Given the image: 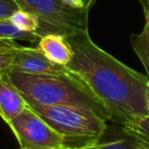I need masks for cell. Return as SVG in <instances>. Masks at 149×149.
<instances>
[{"mask_svg": "<svg viewBox=\"0 0 149 149\" xmlns=\"http://www.w3.org/2000/svg\"><path fill=\"white\" fill-rule=\"evenodd\" d=\"M72 57L65 65L109 109L113 123L122 126L149 113L145 103L149 78L126 65L94 43L89 33L66 37Z\"/></svg>", "mask_w": 149, "mask_h": 149, "instance_id": "obj_1", "label": "cell"}, {"mask_svg": "<svg viewBox=\"0 0 149 149\" xmlns=\"http://www.w3.org/2000/svg\"><path fill=\"white\" fill-rule=\"evenodd\" d=\"M9 79L28 105H68L85 108L113 122L111 112L70 70L58 74H29L7 70Z\"/></svg>", "mask_w": 149, "mask_h": 149, "instance_id": "obj_2", "label": "cell"}, {"mask_svg": "<svg viewBox=\"0 0 149 149\" xmlns=\"http://www.w3.org/2000/svg\"><path fill=\"white\" fill-rule=\"evenodd\" d=\"M29 106L63 137L65 149L93 146L99 142L107 129V120L85 108L44 104Z\"/></svg>", "mask_w": 149, "mask_h": 149, "instance_id": "obj_3", "label": "cell"}, {"mask_svg": "<svg viewBox=\"0 0 149 149\" xmlns=\"http://www.w3.org/2000/svg\"><path fill=\"white\" fill-rule=\"evenodd\" d=\"M34 13L40 22L39 37L54 33L66 38L88 31L89 9L74 8L63 0H40Z\"/></svg>", "mask_w": 149, "mask_h": 149, "instance_id": "obj_4", "label": "cell"}, {"mask_svg": "<svg viewBox=\"0 0 149 149\" xmlns=\"http://www.w3.org/2000/svg\"><path fill=\"white\" fill-rule=\"evenodd\" d=\"M8 127L21 149H65L63 137L29 105L10 120Z\"/></svg>", "mask_w": 149, "mask_h": 149, "instance_id": "obj_5", "label": "cell"}, {"mask_svg": "<svg viewBox=\"0 0 149 149\" xmlns=\"http://www.w3.org/2000/svg\"><path fill=\"white\" fill-rule=\"evenodd\" d=\"M13 51L15 57L8 70L29 74H58L68 72L65 66L52 62L38 48L17 45Z\"/></svg>", "mask_w": 149, "mask_h": 149, "instance_id": "obj_6", "label": "cell"}, {"mask_svg": "<svg viewBox=\"0 0 149 149\" xmlns=\"http://www.w3.org/2000/svg\"><path fill=\"white\" fill-rule=\"evenodd\" d=\"M27 106L26 100L9 79L7 70L0 72V107L3 113L2 120L7 126Z\"/></svg>", "mask_w": 149, "mask_h": 149, "instance_id": "obj_7", "label": "cell"}, {"mask_svg": "<svg viewBox=\"0 0 149 149\" xmlns=\"http://www.w3.org/2000/svg\"><path fill=\"white\" fill-rule=\"evenodd\" d=\"M38 49L54 63L65 66L72 57L66 38L59 34H46L38 40Z\"/></svg>", "mask_w": 149, "mask_h": 149, "instance_id": "obj_8", "label": "cell"}, {"mask_svg": "<svg viewBox=\"0 0 149 149\" xmlns=\"http://www.w3.org/2000/svg\"><path fill=\"white\" fill-rule=\"evenodd\" d=\"M124 133L140 149H149V113L138 116L122 125Z\"/></svg>", "mask_w": 149, "mask_h": 149, "instance_id": "obj_9", "label": "cell"}, {"mask_svg": "<svg viewBox=\"0 0 149 149\" xmlns=\"http://www.w3.org/2000/svg\"><path fill=\"white\" fill-rule=\"evenodd\" d=\"M144 15V27L140 33L131 35V44L149 78V13Z\"/></svg>", "mask_w": 149, "mask_h": 149, "instance_id": "obj_10", "label": "cell"}, {"mask_svg": "<svg viewBox=\"0 0 149 149\" xmlns=\"http://www.w3.org/2000/svg\"><path fill=\"white\" fill-rule=\"evenodd\" d=\"M8 21L15 26L17 29L23 32L36 33L40 28V22L38 17L32 11L17 9L9 17ZM38 35V34H37ZM39 36V35H38Z\"/></svg>", "mask_w": 149, "mask_h": 149, "instance_id": "obj_11", "label": "cell"}, {"mask_svg": "<svg viewBox=\"0 0 149 149\" xmlns=\"http://www.w3.org/2000/svg\"><path fill=\"white\" fill-rule=\"evenodd\" d=\"M0 39L2 40H23L34 43L38 42L40 37L36 33L19 31L8 19H0Z\"/></svg>", "mask_w": 149, "mask_h": 149, "instance_id": "obj_12", "label": "cell"}, {"mask_svg": "<svg viewBox=\"0 0 149 149\" xmlns=\"http://www.w3.org/2000/svg\"><path fill=\"white\" fill-rule=\"evenodd\" d=\"M85 149H140L131 139H120L110 142L99 143Z\"/></svg>", "mask_w": 149, "mask_h": 149, "instance_id": "obj_13", "label": "cell"}, {"mask_svg": "<svg viewBox=\"0 0 149 149\" xmlns=\"http://www.w3.org/2000/svg\"><path fill=\"white\" fill-rule=\"evenodd\" d=\"M15 46L11 48H7V49L0 50V72L8 70L10 68L13 61V57H15V51L13 50H15Z\"/></svg>", "mask_w": 149, "mask_h": 149, "instance_id": "obj_14", "label": "cell"}, {"mask_svg": "<svg viewBox=\"0 0 149 149\" xmlns=\"http://www.w3.org/2000/svg\"><path fill=\"white\" fill-rule=\"evenodd\" d=\"M17 9L19 7L15 0H0V19H8Z\"/></svg>", "mask_w": 149, "mask_h": 149, "instance_id": "obj_15", "label": "cell"}, {"mask_svg": "<svg viewBox=\"0 0 149 149\" xmlns=\"http://www.w3.org/2000/svg\"><path fill=\"white\" fill-rule=\"evenodd\" d=\"M63 2L68 4V6L74 7V8L89 9V10L93 4L91 0H63Z\"/></svg>", "mask_w": 149, "mask_h": 149, "instance_id": "obj_16", "label": "cell"}, {"mask_svg": "<svg viewBox=\"0 0 149 149\" xmlns=\"http://www.w3.org/2000/svg\"><path fill=\"white\" fill-rule=\"evenodd\" d=\"M17 6L19 9H24V10L32 11L34 13L36 6L38 5L40 0H15Z\"/></svg>", "mask_w": 149, "mask_h": 149, "instance_id": "obj_17", "label": "cell"}, {"mask_svg": "<svg viewBox=\"0 0 149 149\" xmlns=\"http://www.w3.org/2000/svg\"><path fill=\"white\" fill-rule=\"evenodd\" d=\"M15 42L13 40H2L0 39V50L1 49H7V48H11L15 46Z\"/></svg>", "mask_w": 149, "mask_h": 149, "instance_id": "obj_18", "label": "cell"}, {"mask_svg": "<svg viewBox=\"0 0 149 149\" xmlns=\"http://www.w3.org/2000/svg\"><path fill=\"white\" fill-rule=\"evenodd\" d=\"M143 7L144 13H149V0H139Z\"/></svg>", "mask_w": 149, "mask_h": 149, "instance_id": "obj_19", "label": "cell"}, {"mask_svg": "<svg viewBox=\"0 0 149 149\" xmlns=\"http://www.w3.org/2000/svg\"><path fill=\"white\" fill-rule=\"evenodd\" d=\"M145 103H146V107L147 110L149 112V80L147 82V86H146V94H145Z\"/></svg>", "mask_w": 149, "mask_h": 149, "instance_id": "obj_20", "label": "cell"}, {"mask_svg": "<svg viewBox=\"0 0 149 149\" xmlns=\"http://www.w3.org/2000/svg\"><path fill=\"white\" fill-rule=\"evenodd\" d=\"M0 118H3V113H2V110H1V107H0Z\"/></svg>", "mask_w": 149, "mask_h": 149, "instance_id": "obj_21", "label": "cell"}, {"mask_svg": "<svg viewBox=\"0 0 149 149\" xmlns=\"http://www.w3.org/2000/svg\"><path fill=\"white\" fill-rule=\"evenodd\" d=\"M91 1H92V2H93V3H94V1H95V0H91Z\"/></svg>", "mask_w": 149, "mask_h": 149, "instance_id": "obj_22", "label": "cell"}]
</instances>
